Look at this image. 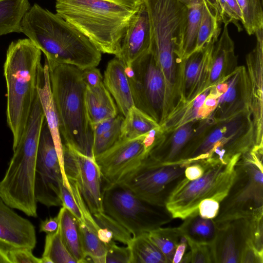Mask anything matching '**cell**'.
Returning <instances> with one entry per match:
<instances>
[{
    "label": "cell",
    "instance_id": "6da1fadb",
    "mask_svg": "<svg viewBox=\"0 0 263 263\" xmlns=\"http://www.w3.org/2000/svg\"><path fill=\"white\" fill-rule=\"evenodd\" d=\"M21 32L43 52L45 58L81 70L97 67L102 53L71 24L35 4L24 16Z\"/></svg>",
    "mask_w": 263,
    "mask_h": 263
},
{
    "label": "cell",
    "instance_id": "7a4b0ae2",
    "mask_svg": "<svg viewBox=\"0 0 263 263\" xmlns=\"http://www.w3.org/2000/svg\"><path fill=\"white\" fill-rule=\"evenodd\" d=\"M141 1L56 0L55 7L58 15L82 33L101 53L116 56Z\"/></svg>",
    "mask_w": 263,
    "mask_h": 263
},
{
    "label": "cell",
    "instance_id": "3957f363",
    "mask_svg": "<svg viewBox=\"0 0 263 263\" xmlns=\"http://www.w3.org/2000/svg\"><path fill=\"white\" fill-rule=\"evenodd\" d=\"M63 144L93 157V131L85 102L86 86L82 70L45 58Z\"/></svg>",
    "mask_w": 263,
    "mask_h": 263
},
{
    "label": "cell",
    "instance_id": "277c9868",
    "mask_svg": "<svg viewBox=\"0 0 263 263\" xmlns=\"http://www.w3.org/2000/svg\"><path fill=\"white\" fill-rule=\"evenodd\" d=\"M41 54V51L28 38L12 42L7 50L4 64L6 120L12 135L13 151L22 138L37 95Z\"/></svg>",
    "mask_w": 263,
    "mask_h": 263
},
{
    "label": "cell",
    "instance_id": "5b68a950",
    "mask_svg": "<svg viewBox=\"0 0 263 263\" xmlns=\"http://www.w3.org/2000/svg\"><path fill=\"white\" fill-rule=\"evenodd\" d=\"M255 146L251 112L218 121L209 117L184 148L179 162H198L206 169L218 164H227Z\"/></svg>",
    "mask_w": 263,
    "mask_h": 263
},
{
    "label": "cell",
    "instance_id": "8992f818",
    "mask_svg": "<svg viewBox=\"0 0 263 263\" xmlns=\"http://www.w3.org/2000/svg\"><path fill=\"white\" fill-rule=\"evenodd\" d=\"M45 116L38 98L34 102L22 138L3 178L0 181V197L8 205L36 217L34 195L35 171L37 149Z\"/></svg>",
    "mask_w": 263,
    "mask_h": 263
},
{
    "label": "cell",
    "instance_id": "52a82bcc",
    "mask_svg": "<svg viewBox=\"0 0 263 263\" xmlns=\"http://www.w3.org/2000/svg\"><path fill=\"white\" fill-rule=\"evenodd\" d=\"M262 156L263 149L254 147L240 157L233 183L214 219L215 222L263 217Z\"/></svg>",
    "mask_w": 263,
    "mask_h": 263
},
{
    "label": "cell",
    "instance_id": "ba28073f",
    "mask_svg": "<svg viewBox=\"0 0 263 263\" xmlns=\"http://www.w3.org/2000/svg\"><path fill=\"white\" fill-rule=\"evenodd\" d=\"M103 209L133 237L161 227L173 219L165 206L139 197L120 183H104Z\"/></svg>",
    "mask_w": 263,
    "mask_h": 263
},
{
    "label": "cell",
    "instance_id": "9c48e42d",
    "mask_svg": "<svg viewBox=\"0 0 263 263\" xmlns=\"http://www.w3.org/2000/svg\"><path fill=\"white\" fill-rule=\"evenodd\" d=\"M241 155L234 157L227 164L206 168L203 175L196 180H189L184 177L165 203L173 218L184 219L197 211L199 203L206 198H213L221 203L233 183L235 166Z\"/></svg>",
    "mask_w": 263,
    "mask_h": 263
},
{
    "label": "cell",
    "instance_id": "30bf717a",
    "mask_svg": "<svg viewBox=\"0 0 263 263\" xmlns=\"http://www.w3.org/2000/svg\"><path fill=\"white\" fill-rule=\"evenodd\" d=\"M189 164L184 161L162 163L146 156L118 183L151 203L165 206L169 196L185 177Z\"/></svg>",
    "mask_w": 263,
    "mask_h": 263
},
{
    "label": "cell",
    "instance_id": "8fae6325",
    "mask_svg": "<svg viewBox=\"0 0 263 263\" xmlns=\"http://www.w3.org/2000/svg\"><path fill=\"white\" fill-rule=\"evenodd\" d=\"M126 72L134 106L160 125L163 118L165 85L151 49L126 68Z\"/></svg>",
    "mask_w": 263,
    "mask_h": 263
},
{
    "label": "cell",
    "instance_id": "7c38bea8",
    "mask_svg": "<svg viewBox=\"0 0 263 263\" xmlns=\"http://www.w3.org/2000/svg\"><path fill=\"white\" fill-rule=\"evenodd\" d=\"M70 186L45 119L39 140L34 178L37 202L47 207L62 206L61 187Z\"/></svg>",
    "mask_w": 263,
    "mask_h": 263
},
{
    "label": "cell",
    "instance_id": "4fadbf2b",
    "mask_svg": "<svg viewBox=\"0 0 263 263\" xmlns=\"http://www.w3.org/2000/svg\"><path fill=\"white\" fill-rule=\"evenodd\" d=\"M262 217L215 222L217 231L212 244L214 262L240 263L248 242L251 240L254 245L262 239Z\"/></svg>",
    "mask_w": 263,
    "mask_h": 263
},
{
    "label": "cell",
    "instance_id": "5bb4252c",
    "mask_svg": "<svg viewBox=\"0 0 263 263\" xmlns=\"http://www.w3.org/2000/svg\"><path fill=\"white\" fill-rule=\"evenodd\" d=\"M63 167L67 179L77 184L91 214L103 212L104 181L95 158L63 144Z\"/></svg>",
    "mask_w": 263,
    "mask_h": 263
},
{
    "label": "cell",
    "instance_id": "9a60e30c",
    "mask_svg": "<svg viewBox=\"0 0 263 263\" xmlns=\"http://www.w3.org/2000/svg\"><path fill=\"white\" fill-rule=\"evenodd\" d=\"M146 135L134 139L121 138L112 146L94 158L105 183L119 182L147 156Z\"/></svg>",
    "mask_w": 263,
    "mask_h": 263
},
{
    "label": "cell",
    "instance_id": "2e32d148",
    "mask_svg": "<svg viewBox=\"0 0 263 263\" xmlns=\"http://www.w3.org/2000/svg\"><path fill=\"white\" fill-rule=\"evenodd\" d=\"M216 41H211L201 49L193 52L182 61L179 101H191L206 89L212 52Z\"/></svg>",
    "mask_w": 263,
    "mask_h": 263
},
{
    "label": "cell",
    "instance_id": "e0dca14e",
    "mask_svg": "<svg viewBox=\"0 0 263 263\" xmlns=\"http://www.w3.org/2000/svg\"><path fill=\"white\" fill-rule=\"evenodd\" d=\"M255 34L256 43L246 55V69L250 87L255 146L263 147V29L257 31Z\"/></svg>",
    "mask_w": 263,
    "mask_h": 263
},
{
    "label": "cell",
    "instance_id": "ac0fdd59",
    "mask_svg": "<svg viewBox=\"0 0 263 263\" xmlns=\"http://www.w3.org/2000/svg\"><path fill=\"white\" fill-rule=\"evenodd\" d=\"M227 87L220 96L217 105L210 116L215 121H222L237 115L251 112V92L247 69L237 68L227 79Z\"/></svg>",
    "mask_w": 263,
    "mask_h": 263
},
{
    "label": "cell",
    "instance_id": "d6986e66",
    "mask_svg": "<svg viewBox=\"0 0 263 263\" xmlns=\"http://www.w3.org/2000/svg\"><path fill=\"white\" fill-rule=\"evenodd\" d=\"M151 27L144 0H142L132 17L116 57L126 68L150 50Z\"/></svg>",
    "mask_w": 263,
    "mask_h": 263
},
{
    "label": "cell",
    "instance_id": "ffe728a7",
    "mask_svg": "<svg viewBox=\"0 0 263 263\" xmlns=\"http://www.w3.org/2000/svg\"><path fill=\"white\" fill-rule=\"evenodd\" d=\"M13 209L0 197V247L7 251L18 249L33 250L36 244L35 227Z\"/></svg>",
    "mask_w": 263,
    "mask_h": 263
},
{
    "label": "cell",
    "instance_id": "44dd1931",
    "mask_svg": "<svg viewBox=\"0 0 263 263\" xmlns=\"http://www.w3.org/2000/svg\"><path fill=\"white\" fill-rule=\"evenodd\" d=\"M202 121L203 119H199L190 122L167 133L161 131L146 156L162 163L178 162L183 151Z\"/></svg>",
    "mask_w": 263,
    "mask_h": 263
},
{
    "label": "cell",
    "instance_id": "7402d4cb",
    "mask_svg": "<svg viewBox=\"0 0 263 263\" xmlns=\"http://www.w3.org/2000/svg\"><path fill=\"white\" fill-rule=\"evenodd\" d=\"M237 67L234 43L229 33L228 26L224 25L220 35L213 45L206 89L225 81Z\"/></svg>",
    "mask_w": 263,
    "mask_h": 263
},
{
    "label": "cell",
    "instance_id": "603a6c76",
    "mask_svg": "<svg viewBox=\"0 0 263 263\" xmlns=\"http://www.w3.org/2000/svg\"><path fill=\"white\" fill-rule=\"evenodd\" d=\"M103 82L123 117L134 106V102L124 64L115 57L107 64Z\"/></svg>",
    "mask_w": 263,
    "mask_h": 263
},
{
    "label": "cell",
    "instance_id": "cb8c5ba5",
    "mask_svg": "<svg viewBox=\"0 0 263 263\" xmlns=\"http://www.w3.org/2000/svg\"><path fill=\"white\" fill-rule=\"evenodd\" d=\"M37 92L45 119L52 137L60 162L63 167V144L62 141L58 115L53 99L48 65L45 62L38 71Z\"/></svg>",
    "mask_w": 263,
    "mask_h": 263
},
{
    "label": "cell",
    "instance_id": "d4e9b609",
    "mask_svg": "<svg viewBox=\"0 0 263 263\" xmlns=\"http://www.w3.org/2000/svg\"><path fill=\"white\" fill-rule=\"evenodd\" d=\"M210 88L191 101H179L159 125L161 131L169 133L190 122L205 119L203 106Z\"/></svg>",
    "mask_w": 263,
    "mask_h": 263
},
{
    "label": "cell",
    "instance_id": "484cf974",
    "mask_svg": "<svg viewBox=\"0 0 263 263\" xmlns=\"http://www.w3.org/2000/svg\"><path fill=\"white\" fill-rule=\"evenodd\" d=\"M85 102L92 126L118 115L116 104L103 82L93 87L86 86Z\"/></svg>",
    "mask_w": 263,
    "mask_h": 263
},
{
    "label": "cell",
    "instance_id": "4316f807",
    "mask_svg": "<svg viewBox=\"0 0 263 263\" xmlns=\"http://www.w3.org/2000/svg\"><path fill=\"white\" fill-rule=\"evenodd\" d=\"M58 214L61 235L66 247L77 263L87 262L83 249L79 221L64 206H62Z\"/></svg>",
    "mask_w": 263,
    "mask_h": 263
},
{
    "label": "cell",
    "instance_id": "83f0119b",
    "mask_svg": "<svg viewBox=\"0 0 263 263\" xmlns=\"http://www.w3.org/2000/svg\"><path fill=\"white\" fill-rule=\"evenodd\" d=\"M183 220L179 228L186 239L201 243H213L217 231L214 219L202 217L197 210Z\"/></svg>",
    "mask_w": 263,
    "mask_h": 263
},
{
    "label": "cell",
    "instance_id": "f1b7e54d",
    "mask_svg": "<svg viewBox=\"0 0 263 263\" xmlns=\"http://www.w3.org/2000/svg\"><path fill=\"white\" fill-rule=\"evenodd\" d=\"M30 7L29 0H0V36L20 33L23 19Z\"/></svg>",
    "mask_w": 263,
    "mask_h": 263
},
{
    "label": "cell",
    "instance_id": "f546056e",
    "mask_svg": "<svg viewBox=\"0 0 263 263\" xmlns=\"http://www.w3.org/2000/svg\"><path fill=\"white\" fill-rule=\"evenodd\" d=\"M203 6V0H195L186 6V17L179 53L181 60L192 54L195 49Z\"/></svg>",
    "mask_w": 263,
    "mask_h": 263
},
{
    "label": "cell",
    "instance_id": "4dcf8cb0",
    "mask_svg": "<svg viewBox=\"0 0 263 263\" xmlns=\"http://www.w3.org/2000/svg\"><path fill=\"white\" fill-rule=\"evenodd\" d=\"M158 127L159 125L154 120L133 106L124 117L121 138L134 139L139 137Z\"/></svg>",
    "mask_w": 263,
    "mask_h": 263
},
{
    "label": "cell",
    "instance_id": "1f68e13d",
    "mask_svg": "<svg viewBox=\"0 0 263 263\" xmlns=\"http://www.w3.org/2000/svg\"><path fill=\"white\" fill-rule=\"evenodd\" d=\"M127 246L131 252L130 263H167L165 256L150 240L147 233L133 237Z\"/></svg>",
    "mask_w": 263,
    "mask_h": 263
},
{
    "label": "cell",
    "instance_id": "d6a6232c",
    "mask_svg": "<svg viewBox=\"0 0 263 263\" xmlns=\"http://www.w3.org/2000/svg\"><path fill=\"white\" fill-rule=\"evenodd\" d=\"M203 1L202 16L194 52L201 49L211 41L217 40L221 31L216 10L208 0Z\"/></svg>",
    "mask_w": 263,
    "mask_h": 263
},
{
    "label": "cell",
    "instance_id": "836d02e7",
    "mask_svg": "<svg viewBox=\"0 0 263 263\" xmlns=\"http://www.w3.org/2000/svg\"><path fill=\"white\" fill-rule=\"evenodd\" d=\"M150 240L165 256L167 263H172L175 250L183 235L178 227H159L147 233Z\"/></svg>",
    "mask_w": 263,
    "mask_h": 263
},
{
    "label": "cell",
    "instance_id": "e575fe53",
    "mask_svg": "<svg viewBox=\"0 0 263 263\" xmlns=\"http://www.w3.org/2000/svg\"><path fill=\"white\" fill-rule=\"evenodd\" d=\"M41 259L42 263H77L62 240L60 228L55 232L46 234Z\"/></svg>",
    "mask_w": 263,
    "mask_h": 263
},
{
    "label": "cell",
    "instance_id": "d590c367",
    "mask_svg": "<svg viewBox=\"0 0 263 263\" xmlns=\"http://www.w3.org/2000/svg\"><path fill=\"white\" fill-rule=\"evenodd\" d=\"M84 253L95 263H105L107 246L99 238L97 233L83 222H80Z\"/></svg>",
    "mask_w": 263,
    "mask_h": 263
},
{
    "label": "cell",
    "instance_id": "8d00e7d4",
    "mask_svg": "<svg viewBox=\"0 0 263 263\" xmlns=\"http://www.w3.org/2000/svg\"><path fill=\"white\" fill-rule=\"evenodd\" d=\"M242 17V25L247 33L255 34L263 29L262 0H236Z\"/></svg>",
    "mask_w": 263,
    "mask_h": 263
},
{
    "label": "cell",
    "instance_id": "74e56055",
    "mask_svg": "<svg viewBox=\"0 0 263 263\" xmlns=\"http://www.w3.org/2000/svg\"><path fill=\"white\" fill-rule=\"evenodd\" d=\"M216 10L219 20L224 26L233 23L238 31L242 30V17L236 0H208Z\"/></svg>",
    "mask_w": 263,
    "mask_h": 263
},
{
    "label": "cell",
    "instance_id": "f35d334b",
    "mask_svg": "<svg viewBox=\"0 0 263 263\" xmlns=\"http://www.w3.org/2000/svg\"><path fill=\"white\" fill-rule=\"evenodd\" d=\"M100 228L108 231L112 235L113 240L127 246L132 239V234L119 222L105 213L99 212L92 215Z\"/></svg>",
    "mask_w": 263,
    "mask_h": 263
},
{
    "label": "cell",
    "instance_id": "ab89813d",
    "mask_svg": "<svg viewBox=\"0 0 263 263\" xmlns=\"http://www.w3.org/2000/svg\"><path fill=\"white\" fill-rule=\"evenodd\" d=\"M123 119V116L118 115L117 120L110 129L101 136L93 138V158L108 149L121 138V125Z\"/></svg>",
    "mask_w": 263,
    "mask_h": 263
},
{
    "label": "cell",
    "instance_id": "60d3db41",
    "mask_svg": "<svg viewBox=\"0 0 263 263\" xmlns=\"http://www.w3.org/2000/svg\"><path fill=\"white\" fill-rule=\"evenodd\" d=\"M186 239L191 249V262H214L212 244L198 243L189 239Z\"/></svg>",
    "mask_w": 263,
    "mask_h": 263
},
{
    "label": "cell",
    "instance_id": "b9f144b4",
    "mask_svg": "<svg viewBox=\"0 0 263 263\" xmlns=\"http://www.w3.org/2000/svg\"><path fill=\"white\" fill-rule=\"evenodd\" d=\"M107 248L105 263H130L131 252L128 246L119 247L112 240Z\"/></svg>",
    "mask_w": 263,
    "mask_h": 263
},
{
    "label": "cell",
    "instance_id": "7bdbcfd3",
    "mask_svg": "<svg viewBox=\"0 0 263 263\" xmlns=\"http://www.w3.org/2000/svg\"><path fill=\"white\" fill-rule=\"evenodd\" d=\"M11 263H42L41 258L35 257L32 250L18 249L8 251Z\"/></svg>",
    "mask_w": 263,
    "mask_h": 263
},
{
    "label": "cell",
    "instance_id": "ee69618b",
    "mask_svg": "<svg viewBox=\"0 0 263 263\" xmlns=\"http://www.w3.org/2000/svg\"><path fill=\"white\" fill-rule=\"evenodd\" d=\"M220 202L213 198L202 200L198 206V212L203 218L214 219L218 215Z\"/></svg>",
    "mask_w": 263,
    "mask_h": 263
},
{
    "label": "cell",
    "instance_id": "f6af8a7d",
    "mask_svg": "<svg viewBox=\"0 0 263 263\" xmlns=\"http://www.w3.org/2000/svg\"><path fill=\"white\" fill-rule=\"evenodd\" d=\"M240 263H263V252L258 251L250 240L242 252Z\"/></svg>",
    "mask_w": 263,
    "mask_h": 263
},
{
    "label": "cell",
    "instance_id": "bcb514c9",
    "mask_svg": "<svg viewBox=\"0 0 263 263\" xmlns=\"http://www.w3.org/2000/svg\"><path fill=\"white\" fill-rule=\"evenodd\" d=\"M82 76L87 87H95L103 82V77L97 67L82 70Z\"/></svg>",
    "mask_w": 263,
    "mask_h": 263
},
{
    "label": "cell",
    "instance_id": "7dc6e473",
    "mask_svg": "<svg viewBox=\"0 0 263 263\" xmlns=\"http://www.w3.org/2000/svg\"><path fill=\"white\" fill-rule=\"evenodd\" d=\"M205 171L204 166L198 162L191 163L184 170V176L189 180H196L201 177Z\"/></svg>",
    "mask_w": 263,
    "mask_h": 263
},
{
    "label": "cell",
    "instance_id": "c3c4849f",
    "mask_svg": "<svg viewBox=\"0 0 263 263\" xmlns=\"http://www.w3.org/2000/svg\"><path fill=\"white\" fill-rule=\"evenodd\" d=\"M60 225V216L59 214L53 217H49L41 221L40 224V232L47 234H51L55 232L59 229Z\"/></svg>",
    "mask_w": 263,
    "mask_h": 263
},
{
    "label": "cell",
    "instance_id": "681fc988",
    "mask_svg": "<svg viewBox=\"0 0 263 263\" xmlns=\"http://www.w3.org/2000/svg\"><path fill=\"white\" fill-rule=\"evenodd\" d=\"M187 245L188 243L187 239L185 236L183 235L177 245L172 263L180 262L184 254H185Z\"/></svg>",
    "mask_w": 263,
    "mask_h": 263
},
{
    "label": "cell",
    "instance_id": "f907efd6",
    "mask_svg": "<svg viewBox=\"0 0 263 263\" xmlns=\"http://www.w3.org/2000/svg\"><path fill=\"white\" fill-rule=\"evenodd\" d=\"M0 263H11L8 251L0 247Z\"/></svg>",
    "mask_w": 263,
    "mask_h": 263
},
{
    "label": "cell",
    "instance_id": "816d5d0a",
    "mask_svg": "<svg viewBox=\"0 0 263 263\" xmlns=\"http://www.w3.org/2000/svg\"><path fill=\"white\" fill-rule=\"evenodd\" d=\"M191 255L190 251L186 254H184L180 262L181 263H187L191 262Z\"/></svg>",
    "mask_w": 263,
    "mask_h": 263
},
{
    "label": "cell",
    "instance_id": "f5cc1de1",
    "mask_svg": "<svg viewBox=\"0 0 263 263\" xmlns=\"http://www.w3.org/2000/svg\"><path fill=\"white\" fill-rule=\"evenodd\" d=\"M178 1L180 2H181V3H182L183 4L185 5L186 6H187L195 0H178Z\"/></svg>",
    "mask_w": 263,
    "mask_h": 263
},
{
    "label": "cell",
    "instance_id": "db71d44e",
    "mask_svg": "<svg viewBox=\"0 0 263 263\" xmlns=\"http://www.w3.org/2000/svg\"><path fill=\"white\" fill-rule=\"evenodd\" d=\"M126 1H141V0H126Z\"/></svg>",
    "mask_w": 263,
    "mask_h": 263
}]
</instances>
